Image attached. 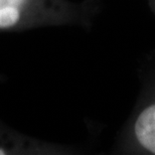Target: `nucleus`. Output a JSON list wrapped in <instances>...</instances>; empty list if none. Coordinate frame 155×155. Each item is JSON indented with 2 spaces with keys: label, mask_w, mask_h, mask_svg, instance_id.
Instances as JSON below:
<instances>
[{
  "label": "nucleus",
  "mask_w": 155,
  "mask_h": 155,
  "mask_svg": "<svg viewBox=\"0 0 155 155\" xmlns=\"http://www.w3.org/2000/svg\"><path fill=\"white\" fill-rule=\"evenodd\" d=\"M49 151H55V148L18 132L0 120V155L40 154Z\"/></svg>",
  "instance_id": "2"
},
{
  "label": "nucleus",
  "mask_w": 155,
  "mask_h": 155,
  "mask_svg": "<svg viewBox=\"0 0 155 155\" xmlns=\"http://www.w3.org/2000/svg\"><path fill=\"white\" fill-rule=\"evenodd\" d=\"M132 132L142 150L155 154V102L143 108L135 118Z\"/></svg>",
  "instance_id": "3"
},
{
  "label": "nucleus",
  "mask_w": 155,
  "mask_h": 155,
  "mask_svg": "<svg viewBox=\"0 0 155 155\" xmlns=\"http://www.w3.org/2000/svg\"><path fill=\"white\" fill-rule=\"evenodd\" d=\"M85 5L68 0H0V32L84 22Z\"/></svg>",
  "instance_id": "1"
}]
</instances>
